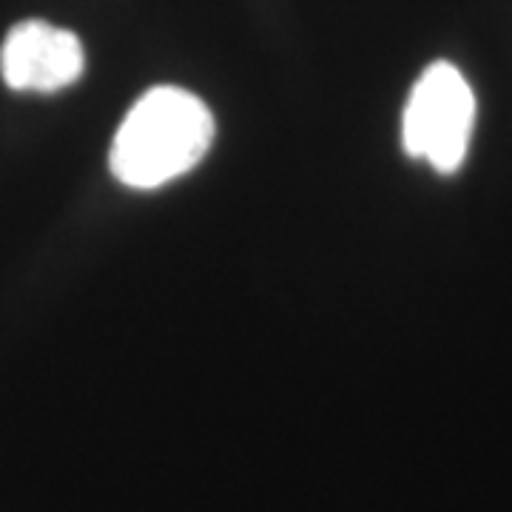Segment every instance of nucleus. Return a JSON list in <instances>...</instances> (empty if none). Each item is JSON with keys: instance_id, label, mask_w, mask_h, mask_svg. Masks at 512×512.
<instances>
[{"instance_id": "1", "label": "nucleus", "mask_w": 512, "mask_h": 512, "mask_svg": "<svg viewBox=\"0 0 512 512\" xmlns=\"http://www.w3.org/2000/svg\"><path fill=\"white\" fill-rule=\"evenodd\" d=\"M214 114L197 94L177 86L146 92L111 143V174L128 188L151 191L188 174L214 143Z\"/></svg>"}, {"instance_id": "2", "label": "nucleus", "mask_w": 512, "mask_h": 512, "mask_svg": "<svg viewBox=\"0 0 512 512\" xmlns=\"http://www.w3.org/2000/svg\"><path fill=\"white\" fill-rule=\"evenodd\" d=\"M476 123V97L453 63L436 60L416 80L402 117L404 151L441 174L461 168Z\"/></svg>"}, {"instance_id": "3", "label": "nucleus", "mask_w": 512, "mask_h": 512, "mask_svg": "<svg viewBox=\"0 0 512 512\" xmlns=\"http://www.w3.org/2000/svg\"><path fill=\"white\" fill-rule=\"evenodd\" d=\"M86 69L80 37L46 20H23L0 46V74L15 92L52 94L72 86Z\"/></svg>"}]
</instances>
